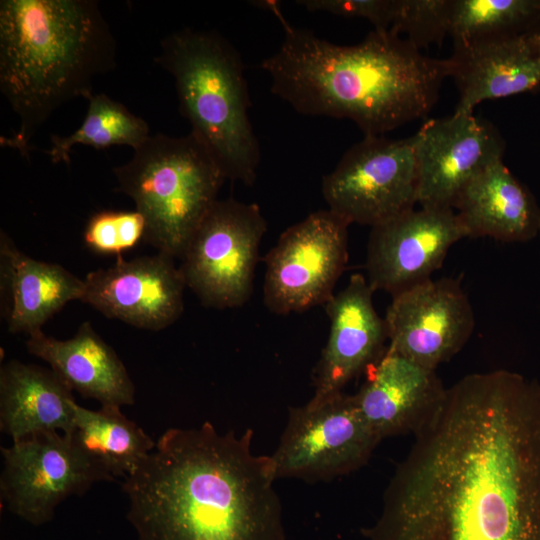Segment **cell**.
Returning <instances> with one entry per match:
<instances>
[{
  "instance_id": "1",
  "label": "cell",
  "mask_w": 540,
  "mask_h": 540,
  "mask_svg": "<svg viewBox=\"0 0 540 540\" xmlns=\"http://www.w3.org/2000/svg\"><path fill=\"white\" fill-rule=\"evenodd\" d=\"M369 540H540V384L464 376L414 434Z\"/></svg>"
},
{
  "instance_id": "2",
  "label": "cell",
  "mask_w": 540,
  "mask_h": 540,
  "mask_svg": "<svg viewBox=\"0 0 540 540\" xmlns=\"http://www.w3.org/2000/svg\"><path fill=\"white\" fill-rule=\"evenodd\" d=\"M252 437L166 430L122 485L138 540H286L273 463Z\"/></svg>"
},
{
  "instance_id": "3",
  "label": "cell",
  "mask_w": 540,
  "mask_h": 540,
  "mask_svg": "<svg viewBox=\"0 0 540 540\" xmlns=\"http://www.w3.org/2000/svg\"><path fill=\"white\" fill-rule=\"evenodd\" d=\"M281 20L284 40L261 64L272 93L300 114L352 120L364 136L424 118L451 77L449 58L425 56L391 31L338 45Z\"/></svg>"
},
{
  "instance_id": "4",
  "label": "cell",
  "mask_w": 540,
  "mask_h": 540,
  "mask_svg": "<svg viewBox=\"0 0 540 540\" xmlns=\"http://www.w3.org/2000/svg\"><path fill=\"white\" fill-rule=\"evenodd\" d=\"M116 55L94 0H1L0 91L19 118L18 132L2 143L27 156L41 125L64 103L92 95Z\"/></svg>"
},
{
  "instance_id": "5",
  "label": "cell",
  "mask_w": 540,
  "mask_h": 540,
  "mask_svg": "<svg viewBox=\"0 0 540 540\" xmlns=\"http://www.w3.org/2000/svg\"><path fill=\"white\" fill-rule=\"evenodd\" d=\"M156 62L174 79L179 111L226 179L252 185L260 147L242 59L213 30L183 28L167 35Z\"/></svg>"
},
{
  "instance_id": "6",
  "label": "cell",
  "mask_w": 540,
  "mask_h": 540,
  "mask_svg": "<svg viewBox=\"0 0 540 540\" xmlns=\"http://www.w3.org/2000/svg\"><path fill=\"white\" fill-rule=\"evenodd\" d=\"M113 173L119 191L134 201L145 218L144 240L173 258H181L226 180L213 156L191 133L150 135Z\"/></svg>"
},
{
  "instance_id": "7",
  "label": "cell",
  "mask_w": 540,
  "mask_h": 540,
  "mask_svg": "<svg viewBox=\"0 0 540 540\" xmlns=\"http://www.w3.org/2000/svg\"><path fill=\"white\" fill-rule=\"evenodd\" d=\"M266 230L257 204L233 198L214 203L181 256L186 286L203 305L236 308L250 299Z\"/></svg>"
},
{
  "instance_id": "8",
  "label": "cell",
  "mask_w": 540,
  "mask_h": 540,
  "mask_svg": "<svg viewBox=\"0 0 540 540\" xmlns=\"http://www.w3.org/2000/svg\"><path fill=\"white\" fill-rule=\"evenodd\" d=\"M418 181L414 138L366 135L322 180L328 209L370 227L414 209Z\"/></svg>"
},
{
  "instance_id": "9",
  "label": "cell",
  "mask_w": 540,
  "mask_h": 540,
  "mask_svg": "<svg viewBox=\"0 0 540 540\" xmlns=\"http://www.w3.org/2000/svg\"><path fill=\"white\" fill-rule=\"evenodd\" d=\"M379 442L354 396L341 392L316 405L289 408L270 457L276 479L328 480L364 466Z\"/></svg>"
},
{
  "instance_id": "10",
  "label": "cell",
  "mask_w": 540,
  "mask_h": 540,
  "mask_svg": "<svg viewBox=\"0 0 540 540\" xmlns=\"http://www.w3.org/2000/svg\"><path fill=\"white\" fill-rule=\"evenodd\" d=\"M333 211L318 210L287 228L265 257L263 297L276 314L322 305L348 262V226Z\"/></svg>"
},
{
  "instance_id": "11",
  "label": "cell",
  "mask_w": 540,
  "mask_h": 540,
  "mask_svg": "<svg viewBox=\"0 0 540 540\" xmlns=\"http://www.w3.org/2000/svg\"><path fill=\"white\" fill-rule=\"evenodd\" d=\"M1 452V498L11 513L34 526L49 522L68 497L84 494L97 482L110 481L67 434H34L13 441Z\"/></svg>"
},
{
  "instance_id": "12",
  "label": "cell",
  "mask_w": 540,
  "mask_h": 540,
  "mask_svg": "<svg viewBox=\"0 0 540 540\" xmlns=\"http://www.w3.org/2000/svg\"><path fill=\"white\" fill-rule=\"evenodd\" d=\"M467 232L453 209H411L371 227L365 261L373 291L392 297L431 279Z\"/></svg>"
},
{
  "instance_id": "13",
  "label": "cell",
  "mask_w": 540,
  "mask_h": 540,
  "mask_svg": "<svg viewBox=\"0 0 540 540\" xmlns=\"http://www.w3.org/2000/svg\"><path fill=\"white\" fill-rule=\"evenodd\" d=\"M384 320L388 347L433 370L463 349L475 326L467 294L459 280L448 277L393 296Z\"/></svg>"
},
{
  "instance_id": "14",
  "label": "cell",
  "mask_w": 540,
  "mask_h": 540,
  "mask_svg": "<svg viewBox=\"0 0 540 540\" xmlns=\"http://www.w3.org/2000/svg\"><path fill=\"white\" fill-rule=\"evenodd\" d=\"M413 138L417 200L425 208L453 209L466 185L505 150L496 127L473 113L428 119Z\"/></svg>"
},
{
  "instance_id": "15",
  "label": "cell",
  "mask_w": 540,
  "mask_h": 540,
  "mask_svg": "<svg viewBox=\"0 0 540 540\" xmlns=\"http://www.w3.org/2000/svg\"><path fill=\"white\" fill-rule=\"evenodd\" d=\"M83 280L80 301L137 328L162 330L184 309V277L165 253L130 260L118 257L113 265L91 271Z\"/></svg>"
},
{
  "instance_id": "16",
  "label": "cell",
  "mask_w": 540,
  "mask_h": 540,
  "mask_svg": "<svg viewBox=\"0 0 540 540\" xmlns=\"http://www.w3.org/2000/svg\"><path fill=\"white\" fill-rule=\"evenodd\" d=\"M373 289L362 273L351 275L344 289L326 303L330 320L327 343L314 372L316 405L343 392L384 353L388 333L373 304Z\"/></svg>"
},
{
  "instance_id": "17",
  "label": "cell",
  "mask_w": 540,
  "mask_h": 540,
  "mask_svg": "<svg viewBox=\"0 0 540 540\" xmlns=\"http://www.w3.org/2000/svg\"><path fill=\"white\" fill-rule=\"evenodd\" d=\"M354 399L363 418L381 440L415 434L442 404L447 388L436 370L387 347L366 371Z\"/></svg>"
},
{
  "instance_id": "18",
  "label": "cell",
  "mask_w": 540,
  "mask_h": 540,
  "mask_svg": "<svg viewBox=\"0 0 540 540\" xmlns=\"http://www.w3.org/2000/svg\"><path fill=\"white\" fill-rule=\"evenodd\" d=\"M449 59L459 91L456 114H472L483 101L540 86V59L525 33L453 43Z\"/></svg>"
},
{
  "instance_id": "19",
  "label": "cell",
  "mask_w": 540,
  "mask_h": 540,
  "mask_svg": "<svg viewBox=\"0 0 540 540\" xmlns=\"http://www.w3.org/2000/svg\"><path fill=\"white\" fill-rule=\"evenodd\" d=\"M0 280L4 318L11 333L28 336L68 302L81 300L84 280L63 266L33 259L0 233Z\"/></svg>"
},
{
  "instance_id": "20",
  "label": "cell",
  "mask_w": 540,
  "mask_h": 540,
  "mask_svg": "<svg viewBox=\"0 0 540 540\" xmlns=\"http://www.w3.org/2000/svg\"><path fill=\"white\" fill-rule=\"evenodd\" d=\"M30 354L47 362L71 389L101 405H131L134 384L118 355L89 322L66 340L46 336L42 330L29 335Z\"/></svg>"
},
{
  "instance_id": "21",
  "label": "cell",
  "mask_w": 540,
  "mask_h": 540,
  "mask_svg": "<svg viewBox=\"0 0 540 540\" xmlns=\"http://www.w3.org/2000/svg\"><path fill=\"white\" fill-rule=\"evenodd\" d=\"M453 209L470 238L518 243L540 233V207L503 159L476 175L460 193Z\"/></svg>"
},
{
  "instance_id": "22",
  "label": "cell",
  "mask_w": 540,
  "mask_h": 540,
  "mask_svg": "<svg viewBox=\"0 0 540 540\" xmlns=\"http://www.w3.org/2000/svg\"><path fill=\"white\" fill-rule=\"evenodd\" d=\"M72 390L51 369L10 360L0 370V429L13 441L44 432L70 434Z\"/></svg>"
},
{
  "instance_id": "23",
  "label": "cell",
  "mask_w": 540,
  "mask_h": 540,
  "mask_svg": "<svg viewBox=\"0 0 540 540\" xmlns=\"http://www.w3.org/2000/svg\"><path fill=\"white\" fill-rule=\"evenodd\" d=\"M67 435L110 481L134 472L156 443L113 405L89 410L76 403L73 430Z\"/></svg>"
},
{
  "instance_id": "24",
  "label": "cell",
  "mask_w": 540,
  "mask_h": 540,
  "mask_svg": "<svg viewBox=\"0 0 540 540\" xmlns=\"http://www.w3.org/2000/svg\"><path fill=\"white\" fill-rule=\"evenodd\" d=\"M87 100L82 124L68 136L51 137V146L45 153L54 164H69L71 150L78 144L97 150L127 145L134 150L150 136L148 123L122 103L103 93L92 94Z\"/></svg>"
},
{
  "instance_id": "25",
  "label": "cell",
  "mask_w": 540,
  "mask_h": 540,
  "mask_svg": "<svg viewBox=\"0 0 540 540\" xmlns=\"http://www.w3.org/2000/svg\"><path fill=\"white\" fill-rule=\"evenodd\" d=\"M540 17V0H450L453 43L524 34Z\"/></svg>"
},
{
  "instance_id": "26",
  "label": "cell",
  "mask_w": 540,
  "mask_h": 540,
  "mask_svg": "<svg viewBox=\"0 0 540 540\" xmlns=\"http://www.w3.org/2000/svg\"><path fill=\"white\" fill-rule=\"evenodd\" d=\"M146 222L136 209L103 210L93 214L84 229L83 240L93 252L117 255L135 247L144 239Z\"/></svg>"
},
{
  "instance_id": "27",
  "label": "cell",
  "mask_w": 540,
  "mask_h": 540,
  "mask_svg": "<svg viewBox=\"0 0 540 540\" xmlns=\"http://www.w3.org/2000/svg\"><path fill=\"white\" fill-rule=\"evenodd\" d=\"M450 0H396L390 31L404 34L421 51L449 35Z\"/></svg>"
},
{
  "instance_id": "28",
  "label": "cell",
  "mask_w": 540,
  "mask_h": 540,
  "mask_svg": "<svg viewBox=\"0 0 540 540\" xmlns=\"http://www.w3.org/2000/svg\"><path fill=\"white\" fill-rule=\"evenodd\" d=\"M297 3L311 12L364 18L379 32L390 31L396 7V0H302Z\"/></svg>"
},
{
  "instance_id": "29",
  "label": "cell",
  "mask_w": 540,
  "mask_h": 540,
  "mask_svg": "<svg viewBox=\"0 0 540 540\" xmlns=\"http://www.w3.org/2000/svg\"><path fill=\"white\" fill-rule=\"evenodd\" d=\"M525 35L540 59V17L535 21L530 29L525 32Z\"/></svg>"
},
{
  "instance_id": "30",
  "label": "cell",
  "mask_w": 540,
  "mask_h": 540,
  "mask_svg": "<svg viewBox=\"0 0 540 540\" xmlns=\"http://www.w3.org/2000/svg\"><path fill=\"white\" fill-rule=\"evenodd\" d=\"M539 237H540V233H539Z\"/></svg>"
}]
</instances>
